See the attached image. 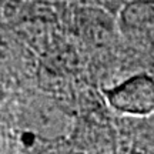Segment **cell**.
<instances>
[{
	"mask_svg": "<svg viewBox=\"0 0 154 154\" xmlns=\"http://www.w3.org/2000/svg\"><path fill=\"white\" fill-rule=\"evenodd\" d=\"M111 109L131 117H147L154 113V74L136 73L103 90Z\"/></svg>",
	"mask_w": 154,
	"mask_h": 154,
	"instance_id": "1",
	"label": "cell"
},
{
	"mask_svg": "<svg viewBox=\"0 0 154 154\" xmlns=\"http://www.w3.org/2000/svg\"><path fill=\"white\" fill-rule=\"evenodd\" d=\"M117 29L136 49L154 54V0H128L119 13Z\"/></svg>",
	"mask_w": 154,
	"mask_h": 154,
	"instance_id": "2",
	"label": "cell"
}]
</instances>
